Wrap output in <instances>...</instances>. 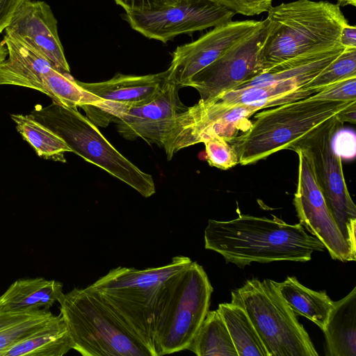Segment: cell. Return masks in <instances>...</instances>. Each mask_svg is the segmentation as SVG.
Listing matches in <instances>:
<instances>
[{"mask_svg": "<svg viewBox=\"0 0 356 356\" xmlns=\"http://www.w3.org/2000/svg\"><path fill=\"white\" fill-rule=\"evenodd\" d=\"M63 294L60 282L42 277L20 279L0 296V308L5 311L48 309Z\"/></svg>", "mask_w": 356, "mask_h": 356, "instance_id": "ffe728a7", "label": "cell"}, {"mask_svg": "<svg viewBox=\"0 0 356 356\" xmlns=\"http://www.w3.org/2000/svg\"><path fill=\"white\" fill-rule=\"evenodd\" d=\"M343 124L335 115L289 149H301L307 157L329 211L352 254L356 256V206L347 188L341 159L332 147V137Z\"/></svg>", "mask_w": 356, "mask_h": 356, "instance_id": "9c48e42d", "label": "cell"}, {"mask_svg": "<svg viewBox=\"0 0 356 356\" xmlns=\"http://www.w3.org/2000/svg\"><path fill=\"white\" fill-rule=\"evenodd\" d=\"M231 298L246 312L269 356L318 355L274 280H248L232 291Z\"/></svg>", "mask_w": 356, "mask_h": 356, "instance_id": "ba28073f", "label": "cell"}, {"mask_svg": "<svg viewBox=\"0 0 356 356\" xmlns=\"http://www.w3.org/2000/svg\"><path fill=\"white\" fill-rule=\"evenodd\" d=\"M191 261L189 257L176 256L168 264L159 267L140 270L118 266L87 287L106 304L152 356H156L154 320L159 291L170 276Z\"/></svg>", "mask_w": 356, "mask_h": 356, "instance_id": "3957f363", "label": "cell"}, {"mask_svg": "<svg viewBox=\"0 0 356 356\" xmlns=\"http://www.w3.org/2000/svg\"><path fill=\"white\" fill-rule=\"evenodd\" d=\"M168 72L147 75L117 74L111 79L101 82L78 84L104 101L103 108L90 105L81 108L87 118L95 125L106 127L120 117L127 108L145 104L153 99L168 81Z\"/></svg>", "mask_w": 356, "mask_h": 356, "instance_id": "5bb4252c", "label": "cell"}, {"mask_svg": "<svg viewBox=\"0 0 356 356\" xmlns=\"http://www.w3.org/2000/svg\"><path fill=\"white\" fill-rule=\"evenodd\" d=\"M26 0H0V33L10 24L16 12Z\"/></svg>", "mask_w": 356, "mask_h": 356, "instance_id": "d6a6232c", "label": "cell"}, {"mask_svg": "<svg viewBox=\"0 0 356 356\" xmlns=\"http://www.w3.org/2000/svg\"><path fill=\"white\" fill-rule=\"evenodd\" d=\"M337 1H338V0H337Z\"/></svg>", "mask_w": 356, "mask_h": 356, "instance_id": "8d00e7d4", "label": "cell"}, {"mask_svg": "<svg viewBox=\"0 0 356 356\" xmlns=\"http://www.w3.org/2000/svg\"><path fill=\"white\" fill-rule=\"evenodd\" d=\"M222 316L238 356H269L246 312L239 305L220 303Z\"/></svg>", "mask_w": 356, "mask_h": 356, "instance_id": "603a6c76", "label": "cell"}, {"mask_svg": "<svg viewBox=\"0 0 356 356\" xmlns=\"http://www.w3.org/2000/svg\"><path fill=\"white\" fill-rule=\"evenodd\" d=\"M337 118L342 123L349 122L355 124L356 122V100L343 108L337 115Z\"/></svg>", "mask_w": 356, "mask_h": 356, "instance_id": "e575fe53", "label": "cell"}, {"mask_svg": "<svg viewBox=\"0 0 356 356\" xmlns=\"http://www.w3.org/2000/svg\"><path fill=\"white\" fill-rule=\"evenodd\" d=\"M61 138L72 152L133 188L144 197L156 191L152 176L118 152L97 126L77 108L52 102L38 106L29 114Z\"/></svg>", "mask_w": 356, "mask_h": 356, "instance_id": "52a82bcc", "label": "cell"}, {"mask_svg": "<svg viewBox=\"0 0 356 356\" xmlns=\"http://www.w3.org/2000/svg\"><path fill=\"white\" fill-rule=\"evenodd\" d=\"M332 147L334 152L341 159L354 158L355 155V132L348 129H339L332 137Z\"/></svg>", "mask_w": 356, "mask_h": 356, "instance_id": "4dcf8cb0", "label": "cell"}, {"mask_svg": "<svg viewBox=\"0 0 356 356\" xmlns=\"http://www.w3.org/2000/svg\"><path fill=\"white\" fill-rule=\"evenodd\" d=\"M275 285L296 314L309 319L322 331L325 330L334 308V301L325 291L307 288L293 276H288L281 282L275 281Z\"/></svg>", "mask_w": 356, "mask_h": 356, "instance_id": "44dd1931", "label": "cell"}, {"mask_svg": "<svg viewBox=\"0 0 356 356\" xmlns=\"http://www.w3.org/2000/svg\"><path fill=\"white\" fill-rule=\"evenodd\" d=\"M272 218L243 215L227 221L209 220L204 247L221 254L226 263L243 268L253 262L308 261L323 244L309 234L300 223L289 224Z\"/></svg>", "mask_w": 356, "mask_h": 356, "instance_id": "6da1fadb", "label": "cell"}, {"mask_svg": "<svg viewBox=\"0 0 356 356\" xmlns=\"http://www.w3.org/2000/svg\"><path fill=\"white\" fill-rule=\"evenodd\" d=\"M8 56V50L3 42V41L0 40V62L3 60Z\"/></svg>", "mask_w": 356, "mask_h": 356, "instance_id": "d590c367", "label": "cell"}, {"mask_svg": "<svg viewBox=\"0 0 356 356\" xmlns=\"http://www.w3.org/2000/svg\"><path fill=\"white\" fill-rule=\"evenodd\" d=\"M72 342L83 356H152L129 328L88 287L58 301Z\"/></svg>", "mask_w": 356, "mask_h": 356, "instance_id": "8992f818", "label": "cell"}, {"mask_svg": "<svg viewBox=\"0 0 356 356\" xmlns=\"http://www.w3.org/2000/svg\"><path fill=\"white\" fill-rule=\"evenodd\" d=\"M125 13L159 10L173 5L180 0H114Z\"/></svg>", "mask_w": 356, "mask_h": 356, "instance_id": "1f68e13d", "label": "cell"}, {"mask_svg": "<svg viewBox=\"0 0 356 356\" xmlns=\"http://www.w3.org/2000/svg\"><path fill=\"white\" fill-rule=\"evenodd\" d=\"M17 131L34 149L38 156L65 163V152H72L65 141L29 115L12 114Z\"/></svg>", "mask_w": 356, "mask_h": 356, "instance_id": "d4e9b609", "label": "cell"}, {"mask_svg": "<svg viewBox=\"0 0 356 356\" xmlns=\"http://www.w3.org/2000/svg\"><path fill=\"white\" fill-rule=\"evenodd\" d=\"M293 151L298 156L293 204L299 223L323 244L332 259L355 261L356 256L352 254L329 211L309 161L301 149Z\"/></svg>", "mask_w": 356, "mask_h": 356, "instance_id": "4fadbf2b", "label": "cell"}, {"mask_svg": "<svg viewBox=\"0 0 356 356\" xmlns=\"http://www.w3.org/2000/svg\"><path fill=\"white\" fill-rule=\"evenodd\" d=\"M71 349L72 342L67 325L59 314L11 346L4 356H62Z\"/></svg>", "mask_w": 356, "mask_h": 356, "instance_id": "7402d4cb", "label": "cell"}, {"mask_svg": "<svg viewBox=\"0 0 356 356\" xmlns=\"http://www.w3.org/2000/svg\"><path fill=\"white\" fill-rule=\"evenodd\" d=\"M236 13L209 0H180L163 8L125 13L131 28L145 37L167 42L175 37L232 21Z\"/></svg>", "mask_w": 356, "mask_h": 356, "instance_id": "7c38bea8", "label": "cell"}, {"mask_svg": "<svg viewBox=\"0 0 356 356\" xmlns=\"http://www.w3.org/2000/svg\"><path fill=\"white\" fill-rule=\"evenodd\" d=\"M352 102L307 97L268 108L256 113L248 130L228 142L237 154L238 164H253L278 151L289 149Z\"/></svg>", "mask_w": 356, "mask_h": 356, "instance_id": "5b68a950", "label": "cell"}, {"mask_svg": "<svg viewBox=\"0 0 356 356\" xmlns=\"http://www.w3.org/2000/svg\"><path fill=\"white\" fill-rule=\"evenodd\" d=\"M354 77H356V48H345L305 88L319 92L337 82Z\"/></svg>", "mask_w": 356, "mask_h": 356, "instance_id": "4316f807", "label": "cell"}, {"mask_svg": "<svg viewBox=\"0 0 356 356\" xmlns=\"http://www.w3.org/2000/svg\"><path fill=\"white\" fill-rule=\"evenodd\" d=\"M261 23L247 19L231 21L213 27L197 40L177 47L172 53L168 80L180 88L227 49L251 33Z\"/></svg>", "mask_w": 356, "mask_h": 356, "instance_id": "9a60e30c", "label": "cell"}, {"mask_svg": "<svg viewBox=\"0 0 356 356\" xmlns=\"http://www.w3.org/2000/svg\"><path fill=\"white\" fill-rule=\"evenodd\" d=\"M309 97L318 100L355 101L356 100V77L332 84Z\"/></svg>", "mask_w": 356, "mask_h": 356, "instance_id": "f1b7e54d", "label": "cell"}, {"mask_svg": "<svg viewBox=\"0 0 356 356\" xmlns=\"http://www.w3.org/2000/svg\"><path fill=\"white\" fill-rule=\"evenodd\" d=\"M3 42L8 56L0 62V86H22L44 93L46 76L55 66L41 53L16 37L5 34Z\"/></svg>", "mask_w": 356, "mask_h": 356, "instance_id": "ac0fdd59", "label": "cell"}, {"mask_svg": "<svg viewBox=\"0 0 356 356\" xmlns=\"http://www.w3.org/2000/svg\"><path fill=\"white\" fill-rule=\"evenodd\" d=\"M264 50L265 72L286 60L341 45L348 24L340 6L326 1L296 0L271 6Z\"/></svg>", "mask_w": 356, "mask_h": 356, "instance_id": "7a4b0ae2", "label": "cell"}, {"mask_svg": "<svg viewBox=\"0 0 356 356\" xmlns=\"http://www.w3.org/2000/svg\"><path fill=\"white\" fill-rule=\"evenodd\" d=\"M207 160L211 166L228 170L238 164L237 154L229 142L212 138L204 143Z\"/></svg>", "mask_w": 356, "mask_h": 356, "instance_id": "83f0119b", "label": "cell"}, {"mask_svg": "<svg viewBox=\"0 0 356 356\" xmlns=\"http://www.w3.org/2000/svg\"><path fill=\"white\" fill-rule=\"evenodd\" d=\"M339 41L344 48H356V27L346 24L341 29Z\"/></svg>", "mask_w": 356, "mask_h": 356, "instance_id": "836d02e7", "label": "cell"}, {"mask_svg": "<svg viewBox=\"0 0 356 356\" xmlns=\"http://www.w3.org/2000/svg\"><path fill=\"white\" fill-rule=\"evenodd\" d=\"M179 89L168 80L153 99L127 108L114 122L120 136L129 140L142 138L162 148L175 119L186 108L179 99Z\"/></svg>", "mask_w": 356, "mask_h": 356, "instance_id": "2e32d148", "label": "cell"}, {"mask_svg": "<svg viewBox=\"0 0 356 356\" xmlns=\"http://www.w3.org/2000/svg\"><path fill=\"white\" fill-rule=\"evenodd\" d=\"M5 31L6 34L19 38L41 53L58 71L70 72L58 36L57 20L46 2L26 0Z\"/></svg>", "mask_w": 356, "mask_h": 356, "instance_id": "e0dca14e", "label": "cell"}, {"mask_svg": "<svg viewBox=\"0 0 356 356\" xmlns=\"http://www.w3.org/2000/svg\"><path fill=\"white\" fill-rule=\"evenodd\" d=\"M327 356H356V287L334 301L325 330Z\"/></svg>", "mask_w": 356, "mask_h": 356, "instance_id": "d6986e66", "label": "cell"}, {"mask_svg": "<svg viewBox=\"0 0 356 356\" xmlns=\"http://www.w3.org/2000/svg\"><path fill=\"white\" fill-rule=\"evenodd\" d=\"M270 29L268 21L262 20L251 33L195 74L186 87L195 88L201 100L209 101L264 73L263 50Z\"/></svg>", "mask_w": 356, "mask_h": 356, "instance_id": "8fae6325", "label": "cell"}, {"mask_svg": "<svg viewBox=\"0 0 356 356\" xmlns=\"http://www.w3.org/2000/svg\"><path fill=\"white\" fill-rule=\"evenodd\" d=\"M212 292L207 274L195 261L165 281L154 311L156 356L187 349L209 311Z\"/></svg>", "mask_w": 356, "mask_h": 356, "instance_id": "277c9868", "label": "cell"}, {"mask_svg": "<svg viewBox=\"0 0 356 356\" xmlns=\"http://www.w3.org/2000/svg\"><path fill=\"white\" fill-rule=\"evenodd\" d=\"M259 109L246 105L227 106L216 99L200 101L177 116L163 142L168 160L179 150L218 138L229 141L245 132L250 117Z\"/></svg>", "mask_w": 356, "mask_h": 356, "instance_id": "30bf717a", "label": "cell"}, {"mask_svg": "<svg viewBox=\"0 0 356 356\" xmlns=\"http://www.w3.org/2000/svg\"><path fill=\"white\" fill-rule=\"evenodd\" d=\"M46 309L5 311L0 308V356L48 323L54 317Z\"/></svg>", "mask_w": 356, "mask_h": 356, "instance_id": "cb8c5ba5", "label": "cell"}, {"mask_svg": "<svg viewBox=\"0 0 356 356\" xmlns=\"http://www.w3.org/2000/svg\"><path fill=\"white\" fill-rule=\"evenodd\" d=\"M223 6L236 14L254 16L267 12L273 0H221Z\"/></svg>", "mask_w": 356, "mask_h": 356, "instance_id": "f546056e", "label": "cell"}, {"mask_svg": "<svg viewBox=\"0 0 356 356\" xmlns=\"http://www.w3.org/2000/svg\"><path fill=\"white\" fill-rule=\"evenodd\" d=\"M198 356H238L227 326L218 311H208L187 348Z\"/></svg>", "mask_w": 356, "mask_h": 356, "instance_id": "484cf974", "label": "cell"}]
</instances>
